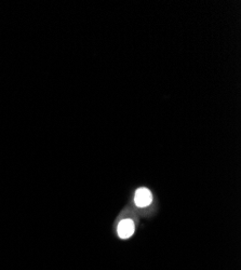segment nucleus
<instances>
[{
	"instance_id": "obj_1",
	"label": "nucleus",
	"mask_w": 241,
	"mask_h": 270,
	"mask_svg": "<svg viewBox=\"0 0 241 270\" xmlns=\"http://www.w3.org/2000/svg\"><path fill=\"white\" fill-rule=\"evenodd\" d=\"M153 201V196L152 192H150L147 188H140L135 192L134 196V202L139 208H145L148 207Z\"/></svg>"
},
{
	"instance_id": "obj_2",
	"label": "nucleus",
	"mask_w": 241,
	"mask_h": 270,
	"mask_svg": "<svg viewBox=\"0 0 241 270\" xmlns=\"http://www.w3.org/2000/svg\"><path fill=\"white\" fill-rule=\"evenodd\" d=\"M134 232V223L131 220H123L118 225V235L122 239L130 238Z\"/></svg>"
}]
</instances>
